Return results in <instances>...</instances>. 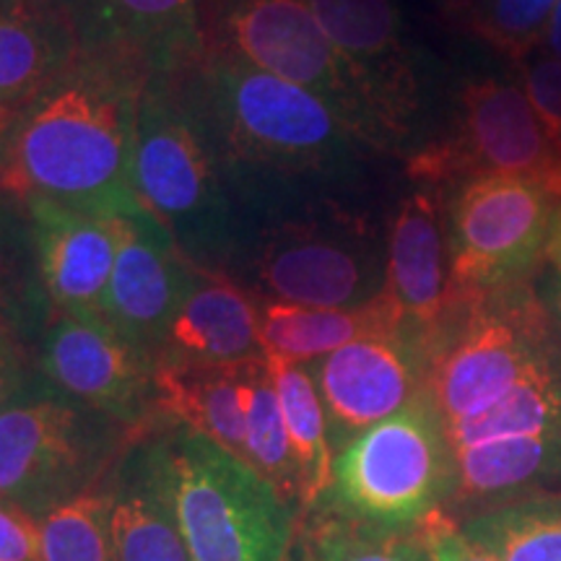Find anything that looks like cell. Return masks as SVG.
Wrapping results in <instances>:
<instances>
[{
  "label": "cell",
  "mask_w": 561,
  "mask_h": 561,
  "mask_svg": "<svg viewBox=\"0 0 561 561\" xmlns=\"http://www.w3.org/2000/svg\"><path fill=\"white\" fill-rule=\"evenodd\" d=\"M21 206L30 219L42 289L50 301L53 318H102L117 257L112 216L45 198L21 201Z\"/></svg>",
  "instance_id": "obj_17"
},
{
  "label": "cell",
  "mask_w": 561,
  "mask_h": 561,
  "mask_svg": "<svg viewBox=\"0 0 561 561\" xmlns=\"http://www.w3.org/2000/svg\"><path fill=\"white\" fill-rule=\"evenodd\" d=\"M430 364V341L411 325L364 335L307 364L325 405L333 450L424 396Z\"/></svg>",
  "instance_id": "obj_15"
},
{
  "label": "cell",
  "mask_w": 561,
  "mask_h": 561,
  "mask_svg": "<svg viewBox=\"0 0 561 561\" xmlns=\"http://www.w3.org/2000/svg\"><path fill=\"white\" fill-rule=\"evenodd\" d=\"M557 206L528 178L479 174L455 185L445 214L453 305L536 278Z\"/></svg>",
  "instance_id": "obj_10"
},
{
  "label": "cell",
  "mask_w": 561,
  "mask_h": 561,
  "mask_svg": "<svg viewBox=\"0 0 561 561\" xmlns=\"http://www.w3.org/2000/svg\"><path fill=\"white\" fill-rule=\"evenodd\" d=\"M34 371L30 341L9 325H0V413L19 396Z\"/></svg>",
  "instance_id": "obj_35"
},
{
  "label": "cell",
  "mask_w": 561,
  "mask_h": 561,
  "mask_svg": "<svg viewBox=\"0 0 561 561\" xmlns=\"http://www.w3.org/2000/svg\"><path fill=\"white\" fill-rule=\"evenodd\" d=\"M557 146H559V151H561V136L557 138Z\"/></svg>",
  "instance_id": "obj_41"
},
{
  "label": "cell",
  "mask_w": 561,
  "mask_h": 561,
  "mask_svg": "<svg viewBox=\"0 0 561 561\" xmlns=\"http://www.w3.org/2000/svg\"><path fill=\"white\" fill-rule=\"evenodd\" d=\"M104 491L112 561H193L153 471L146 432L112 466Z\"/></svg>",
  "instance_id": "obj_20"
},
{
  "label": "cell",
  "mask_w": 561,
  "mask_h": 561,
  "mask_svg": "<svg viewBox=\"0 0 561 561\" xmlns=\"http://www.w3.org/2000/svg\"><path fill=\"white\" fill-rule=\"evenodd\" d=\"M455 458L430 390L369 426L335 453L333 481L320 507L388 530H416L447 510Z\"/></svg>",
  "instance_id": "obj_7"
},
{
  "label": "cell",
  "mask_w": 561,
  "mask_h": 561,
  "mask_svg": "<svg viewBox=\"0 0 561 561\" xmlns=\"http://www.w3.org/2000/svg\"><path fill=\"white\" fill-rule=\"evenodd\" d=\"M16 117H19V112H13V110H9V107H0V149H3L5 138L11 136L13 123H16Z\"/></svg>",
  "instance_id": "obj_39"
},
{
  "label": "cell",
  "mask_w": 561,
  "mask_h": 561,
  "mask_svg": "<svg viewBox=\"0 0 561 561\" xmlns=\"http://www.w3.org/2000/svg\"><path fill=\"white\" fill-rule=\"evenodd\" d=\"M525 94L549 136H561V58H541L525 68Z\"/></svg>",
  "instance_id": "obj_33"
},
{
  "label": "cell",
  "mask_w": 561,
  "mask_h": 561,
  "mask_svg": "<svg viewBox=\"0 0 561 561\" xmlns=\"http://www.w3.org/2000/svg\"><path fill=\"white\" fill-rule=\"evenodd\" d=\"M453 3H462V0H453Z\"/></svg>",
  "instance_id": "obj_42"
},
{
  "label": "cell",
  "mask_w": 561,
  "mask_h": 561,
  "mask_svg": "<svg viewBox=\"0 0 561 561\" xmlns=\"http://www.w3.org/2000/svg\"><path fill=\"white\" fill-rule=\"evenodd\" d=\"M255 362L234 367H157L161 419L187 426L244 460V380Z\"/></svg>",
  "instance_id": "obj_22"
},
{
  "label": "cell",
  "mask_w": 561,
  "mask_h": 561,
  "mask_svg": "<svg viewBox=\"0 0 561 561\" xmlns=\"http://www.w3.org/2000/svg\"><path fill=\"white\" fill-rule=\"evenodd\" d=\"M237 261L261 301L335 310L367 305L385 289L375 240L346 216L273 219L242 237Z\"/></svg>",
  "instance_id": "obj_9"
},
{
  "label": "cell",
  "mask_w": 561,
  "mask_h": 561,
  "mask_svg": "<svg viewBox=\"0 0 561 561\" xmlns=\"http://www.w3.org/2000/svg\"><path fill=\"white\" fill-rule=\"evenodd\" d=\"M543 191L549 193L551 198L557 201L559 206H561V161L557 164V170H553V172L549 174V180L543 182Z\"/></svg>",
  "instance_id": "obj_40"
},
{
  "label": "cell",
  "mask_w": 561,
  "mask_h": 561,
  "mask_svg": "<svg viewBox=\"0 0 561 561\" xmlns=\"http://www.w3.org/2000/svg\"><path fill=\"white\" fill-rule=\"evenodd\" d=\"M289 561H430L416 530H388L318 507L299 520Z\"/></svg>",
  "instance_id": "obj_27"
},
{
  "label": "cell",
  "mask_w": 561,
  "mask_h": 561,
  "mask_svg": "<svg viewBox=\"0 0 561 561\" xmlns=\"http://www.w3.org/2000/svg\"><path fill=\"white\" fill-rule=\"evenodd\" d=\"M543 45L549 47L557 58H561V0L557 3V9H553V16L549 21V30H546Z\"/></svg>",
  "instance_id": "obj_38"
},
{
  "label": "cell",
  "mask_w": 561,
  "mask_h": 561,
  "mask_svg": "<svg viewBox=\"0 0 561 561\" xmlns=\"http://www.w3.org/2000/svg\"><path fill=\"white\" fill-rule=\"evenodd\" d=\"M151 70L117 45H89L19 112L0 149V193L102 216L136 214L138 104Z\"/></svg>",
  "instance_id": "obj_1"
},
{
  "label": "cell",
  "mask_w": 561,
  "mask_h": 561,
  "mask_svg": "<svg viewBox=\"0 0 561 561\" xmlns=\"http://www.w3.org/2000/svg\"><path fill=\"white\" fill-rule=\"evenodd\" d=\"M133 187L187 261L221 273L229 268L240 250L242 214L201 123L159 73L149 76L140 94Z\"/></svg>",
  "instance_id": "obj_4"
},
{
  "label": "cell",
  "mask_w": 561,
  "mask_h": 561,
  "mask_svg": "<svg viewBox=\"0 0 561 561\" xmlns=\"http://www.w3.org/2000/svg\"><path fill=\"white\" fill-rule=\"evenodd\" d=\"M382 291L405 325L416 328L432 343V335L453 310L447 227L434 187H419L405 195L396 210Z\"/></svg>",
  "instance_id": "obj_19"
},
{
  "label": "cell",
  "mask_w": 561,
  "mask_h": 561,
  "mask_svg": "<svg viewBox=\"0 0 561 561\" xmlns=\"http://www.w3.org/2000/svg\"><path fill=\"white\" fill-rule=\"evenodd\" d=\"M76 55L73 37L32 0H0V107H30Z\"/></svg>",
  "instance_id": "obj_23"
},
{
  "label": "cell",
  "mask_w": 561,
  "mask_h": 561,
  "mask_svg": "<svg viewBox=\"0 0 561 561\" xmlns=\"http://www.w3.org/2000/svg\"><path fill=\"white\" fill-rule=\"evenodd\" d=\"M445 424V421H442ZM455 458V520L533 494H561V335L502 401L445 424Z\"/></svg>",
  "instance_id": "obj_5"
},
{
  "label": "cell",
  "mask_w": 561,
  "mask_h": 561,
  "mask_svg": "<svg viewBox=\"0 0 561 561\" xmlns=\"http://www.w3.org/2000/svg\"><path fill=\"white\" fill-rule=\"evenodd\" d=\"M0 561H42L39 520L0 500Z\"/></svg>",
  "instance_id": "obj_34"
},
{
  "label": "cell",
  "mask_w": 561,
  "mask_h": 561,
  "mask_svg": "<svg viewBox=\"0 0 561 561\" xmlns=\"http://www.w3.org/2000/svg\"><path fill=\"white\" fill-rule=\"evenodd\" d=\"M559 335L530 280L453 305L430 343V396L442 421L479 416L502 401Z\"/></svg>",
  "instance_id": "obj_8"
},
{
  "label": "cell",
  "mask_w": 561,
  "mask_h": 561,
  "mask_svg": "<svg viewBox=\"0 0 561 561\" xmlns=\"http://www.w3.org/2000/svg\"><path fill=\"white\" fill-rule=\"evenodd\" d=\"M34 364L53 388L125 430L144 434L159 424L157 359L107 320L55 314Z\"/></svg>",
  "instance_id": "obj_13"
},
{
  "label": "cell",
  "mask_w": 561,
  "mask_h": 561,
  "mask_svg": "<svg viewBox=\"0 0 561 561\" xmlns=\"http://www.w3.org/2000/svg\"><path fill=\"white\" fill-rule=\"evenodd\" d=\"M546 261H549L551 271H557L561 276V206L553 210L549 242H546Z\"/></svg>",
  "instance_id": "obj_37"
},
{
  "label": "cell",
  "mask_w": 561,
  "mask_h": 561,
  "mask_svg": "<svg viewBox=\"0 0 561 561\" xmlns=\"http://www.w3.org/2000/svg\"><path fill=\"white\" fill-rule=\"evenodd\" d=\"M261 346L265 356L291 364H312L364 335L405 325L388 294L362 307H299L261 301Z\"/></svg>",
  "instance_id": "obj_21"
},
{
  "label": "cell",
  "mask_w": 561,
  "mask_h": 561,
  "mask_svg": "<svg viewBox=\"0 0 561 561\" xmlns=\"http://www.w3.org/2000/svg\"><path fill=\"white\" fill-rule=\"evenodd\" d=\"M201 123L231 187L261 180H325L348 170L359 140L318 94L219 50L159 73Z\"/></svg>",
  "instance_id": "obj_2"
},
{
  "label": "cell",
  "mask_w": 561,
  "mask_h": 561,
  "mask_svg": "<svg viewBox=\"0 0 561 561\" xmlns=\"http://www.w3.org/2000/svg\"><path fill=\"white\" fill-rule=\"evenodd\" d=\"M367 104L377 149L396 151L416 130L421 79L392 0H307Z\"/></svg>",
  "instance_id": "obj_14"
},
{
  "label": "cell",
  "mask_w": 561,
  "mask_h": 561,
  "mask_svg": "<svg viewBox=\"0 0 561 561\" xmlns=\"http://www.w3.org/2000/svg\"><path fill=\"white\" fill-rule=\"evenodd\" d=\"M206 47L312 91L359 144L377 149L367 104L307 0H229Z\"/></svg>",
  "instance_id": "obj_11"
},
{
  "label": "cell",
  "mask_w": 561,
  "mask_h": 561,
  "mask_svg": "<svg viewBox=\"0 0 561 561\" xmlns=\"http://www.w3.org/2000/svg\"><path fill=\"white\" fill-rule=\"evenodd\" d=\"M107 510L102 481V486L47 512L39 520L42 561H112Z\"/></svg>",
  "instance_id": "obj_31"
},
{
  "label": "cell",
  "mask_w": 561,
  "mask_h": 561,
  "mask_svg": "<svg viewBox=\"0 0 561 561\" xmlns=\"http://www.w3.org/2000/svg\"><path fill=\"white\" fill-rule=\"evenodd\" d=\"M146 442L193 561H289L299 510L248 460L172 421Z\"/></svg>",
  "instance_id": "obj_3"
},
{
  "label": "cell",
  "mask_w": 561,
  "mask_h": 561,
  "mask_svg": "<svg viewBox=\"0 0 561 561\" xmlns=\"http://www.w3.org/2000/svg\"><path fill=\"white\" fill-rule=\"evenodd\" d=\"M416 533L421 543H424L430 561H496L486 551L479 549L460 530L458 520H453L445 510L434 512L430 520L419 525Z\"/></svg>",
  "instance_id": "obj_32"
},
{
  "label": "cell",
  "mask_w": 561,
  "mask_h": 561,
  "mask_svg": "<svg viewBox=\"0 0 561 561\" xmlns=\"http://www.w3.org/2000/svg\"><path fill=\"white\" fill-rule=\"evenodd\" d=\"M138 434L53 388L37 371L0 413V500L34 520L102 486Z\"/></svg>",
  "instance_id": "obj_6"
},
{
  "label": "cell",
  "mask_w": 561,
  "mask_h": 561,
  "mask_svg": "<svg viewBox=\"0 0 561 561\" xmlns=\"http://www.w3.org/2000/svg\"><path fill=\"white\" fill-rule=\"evenodd\" d=\"M559 0H462L453 3L468 30L504 58L523 62L541 45Z\"/></svg>",
  "instance_id": "obj_30"
},
{
  "label": "cell",
  "mask_w": 561,
  "mask_h": 561,
  "mask_svg": "<svg viewBox=\"0 0 561 561\" xmlns=\"http://www.w3.org/2000/svg\"><path fill=\"white\" fill-rule=\"evenodd\" d=\"M198 0H102L110 37L138 55L151 73H174L206 50L198 24Z\"/></svg>",
  "instance_id": "obj_24"
},
{
  "label": "cell",
  "mask_w": 561,
  "mask_h": 561,
  "mask_svg": "<svg viewBox=\"0 0 561 561\" xmlns=\"http://www.w3.org/2000/svg\"><path fill=\"white\" fill-rule=\"evenodd\" d=\"M263 356L257 299L227 273L193 263L157 367H234Z\"/></svg>",
  "instance_id": "obj_18"
},
{
  "label": "cell",
  "mask_w": 561,
  "mask_h": 561,
  "mask_svg": "<svg viewBox=\"0 0 561 561\" xmlns=\"http://www.w3.org/2000/svg\"><path fill=\"white\" fill-rule=\"evenodd\" d=\"M112 221L117 229V257L102 320L157 359L191 280L193 263L151 210L112 216Z\"/></svg>",
  "instance_id": "obj_16"
},
{
  "label": "cell",
  "mask_w": 561,
  "mask_h": 561,
  "mask_svg": "<svg viewBox=\"0 0 561 561\" xmlns=\"http://www.w3.org/2000/svg\"><path fill=\"white\" fill-rule=\"evenodd\" d=\"M533 280H536L538 299L543 301V307L549 310L551 318L557 320L561 328V276L557 271H543Z\"/></svg>",
  "instance_id": "obj_36"
},
{
  "label": "cell",
  "mask_w": 561,
  "mask_h": 561,
  "mask_svg": "<svg viewBox=\"0 0 561 561\" xmlns=\"http://www.w3.org/2000/svg\"><path fill=\"white\" fill-rule=\"evenodd\" d=\"M53 318L42 289L32 229L19 201L0 193V325H9L32 343Z\"/></svg>",
  "instance_id": "obj_28"
},
{
  "label": "cell",
  "mask_w": 561,
  "mask_h": 561,
  "mask_svg": "<svg viewBox=\"0 0 561 561\" xmlns=\"http://www.w3.org/2000/svg\"><path fill=\"white\" fill-rule=\"evenodd\" d=\"M301 481V517L325 502L333 481V439L325 405L307 364L265 356Z\"/></svg>",
  "instance_id": "obj_25"
},
{
  "label": "cell",
  "mask_w": 561,
  "mask_h": 561,
  "mask_svg": "<svg viewBox=\"0 0 561 561\" xmlns=\"http://www.w3.org/2000/svg\"><path fill=\"white\" fill-rule=\"evenodd\" d=\"M561 161L559 146L525 89L500 79L466 83L453 130L413 153L409 174L424 187L460 185L479 174H512L543 187Z\"/></svg>",
  "instance_id": "obj_12"
},
{
  "label": "cell",
  "mask_w": 561,
  "mask_h": 561,
  "mask_svg": "<svg viewBox=\"0 0 561 561\" xmlns=\"http://www.w3.org/2000/svg\"><path fill=\"white\" fill-rule=\"evenodd\" d=\"M458 525L496 561H561V494L494 504Z\"/></svg>",
  "instance_id": "obj_26"
},
{
  "label": "cell",
  "mask_w": 561,
  "mask_h": 561,
  "mask_svg": "<svg viewBox=\"0 0 561 561\" xmlns=\"http://www.w3.org/2000/svg\"><path fill=\"white\" fill-rule=\"evenodd\" d=\"M244 460L301 515V481L265 356L244 380Z\"/></svg>",
  "instance_id": "obj_29"
}]
</instances>
